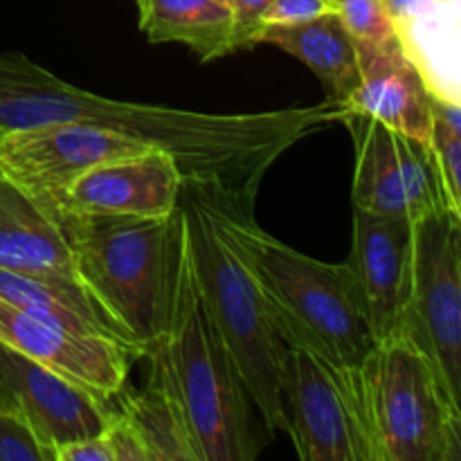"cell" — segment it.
<instances>
[{
	"instance_id": "6",
	"label": "cell",
	"mask_w": 461,
	"mask_h": 461,
	"mask_svg": "<svg viewBox=\"0 0 461 461\" xmlns=\"http://www.w3.org/2000/svg\"><path fill=\"white\" fill-rule=\"evenodd\" d=\"M363 414L374 461H457L461 405L403 336L378 342L363 369Z\"/></svg>"
},
{
	"instance_id": "12",
	"label": "cell",
	"mask_w": 461,
	"mask_h": 461,
	"mask_svg": "<svg viewBox=\"0 0 461 461\" xmlns=\"http://www.w3.org/2000/svg\"><path fill=\"white\" fill-rule=\"evenodd\" d=\"M0 342L68 381L115 401L142 354L102 336H90L39 318L0 300Z\"/></svg>"
},
{
	"instance_id": "25",
	"label": "cell",
	"mask_w": 461,
	"mask_h": 461,
	"mask_svg": "<svg viewBox=\"0 0 461 461\" xmlns=\"http://www.w3.org/2000/svg\"><path fill=\"white\" fill-rule=\"evenodd\" d=\"M234 16V50L255 48V34L273 0H228Z\"/></svg>"
},
{
	"instance_id": "14",
	"label": "cell",
	"mask_w": 461,
	"mask_h": 461,
	"mask_svg": "<svg viewBox=\"0 0 461 461\" xmlns=\"http://www.w3.org/2000/svg\"><path fill=\"white\" fill-rule=\"evenodd\" d=\"M180 189L183 174L174 158L151 149L81 174L63 196L61 214L167 216L178 207Z\"/></svg>"
},
{
	"instance_id": "2",
	"label": "cell",
	"mask_w": 461,
	"mask_h": 461,
	"mask_svg": "<svg viewBox=\"0 0 461 461\" xmlns=\"http://www.w3.org/2000/svg\"><path fill=\"white\" fill-rule=\"evenodd\" d=\"M194 189L259 284L286 347L315 356L363 408V369L378 342L349 261L313 259L264 232L252 216V205Z\"/></svg>"
},
{
	"instance_id": "19",
	"label": "cell",
	"mask_w": 461,
	"mask_h": 461,
	"mask_svg": "<svg viewBox=\"0 0 461 461\" xmlns=\"http://www.w3.org/2000/svg\"><path fill=\"white\" fill-rule=\"evenodd\" d=\"M0 300L32 315L63 324V327L108 338V340L140 351L129 333L117 324V320L104 309L102 302L86 288L81 279L21 275L0 268Z\"/></svg>"
},
{
	"instance_id": "7",
	"label": "cell",
	"mask_w": 461,
	"mask_h": 461,
	"mask_svg": "<svg viewBox=\"0 0 461 461\" xmlns=\"http://www.w3.org/2000/svg\"><path fill=\"white\" fill-rule=\"evenodd\" d=\"M401 336L430 360L459 403L461 216L448 207L412 221V273Z\"/></svg>"
},
{
	"instance_id": "4",
	"label": "cell",
	"mask_w": 461,
	"mask_h": 461,
	"mask_svg": "<svg viewBox=\"0 0 461 461\" xmlns=\"http://www.w3.org/2000/svg\"><path fill=\"white\" fill-rule=\"evenodd\" d=\"M151 360L187 421L196 461H252L261 453L255 403L198 293L183 234L169 327Z\"/></svg>"
},
{
	"instance_id": "23",
	"label": "cell",
	"mask_w": 461,
	"mask_h": 461,
	"mask_svg": "<svg viewBox=\"0 0 461 461\" xmlns=\"http://www.w3.org/2000/svg\"><path fill=\"white\" fill-rule=\"evenodd\" d=\"M336 12L358 48L394 41L387 0H336Z\"/></svg>"
},
{
	"instance_id": "10",
	"label": "cell",
	"mask_w": 461,
	"mask_h": 461,
	"mask_svg": "<svg viewBox=\"0 0 461 461\" xmlns=\"http://www.w3.org/2000/svg\"><path fill=\"white\" fill-rule=\"evenodd\" d=\"M342 124L349 126L356 138L354 210L414 221L446 207L444 189L426 142L363 115H347Z\"/></svg>"
},
{
	"instance_id": "5",
	"label": "cell",
	"mask_w": 461,
	"mask_h": 461,
	"mask_svg": "<svg viewBox=\"0 0 461 461\" xmlns=\"http://www.w3.org/2000/svg\"><path fill=\"white\" fill-rule=\"evenodd\" d=\"M178 207L189 264L212 324L232 356L261 421L270 432H286L282 365L288 347L273 311L192 185L183 183Z\"/></svg>"
},
{
	"instance_id": "8",
	"label": "cell",
	"mask_w": 461,
	"mask_h": 461,
	"mask_svg": "<svg viewBox=\"0 0 461 461\" xmlns=\"http://www.w3.org/2000/svg\"><path fill=\"white\" fill-rule=\"evenodd\" d=\"M151 151L140 140L84 122H45L0 131V176L43 207L54 221L70 185L93 167Z\"/></svg>"
},
{
	"instance_id": "27",
	"label": "cell",
	"mask_w": 461,
	"mask_h": 461,
	"mask_svg": "<svg viewBox=\"0 0 461 461\" xmlns=\"http://www.w3.org/2000/svg\"><path fill=\"white\" fill-rule=\"evenodd\" d=\"M54 461H115V455H113L106 432H102V435L90 437V439L61 446L54 455Z\"/></svg>"
},
{
	"instance_id": "16",
	"label": "cell",
	"mask_w": 461,
	"mask_h": 461,
	"mask_svg": "<svg viewBox=\"0 0 461 461\" xmlns=\"http://www.w3.org/2000/svg\"><path fill=\"white\" fill-rule=\"evenodd\" d=\"M387 12L430 97L461 104V0H387Z\"/></svg>"
},
{
	"instance_id": "26",
	"label": "cell",
	"mask_w": 461,
	"mask_h": 461,
	"mask_svg": "<svg viewBox=\"0 0 461 461\" xmlns=\"http://www.w3.org/2000/svg\"><path fill=\"white\" fill-rule=\"evenodd\" d=\"M327 12H336L333 0H273L261 25H295Z\"/></svg>"
},
{
	"instance_id": "18",
	"label": "cell",
	"mask_w": 461,
	"mask_h": 461,
	"mask_svg": "<svg viewBox=\"0 0 461 461\" xmlns=\"http://www.w3.org/2000/svg\"><path fill=\"white\" fill-rule=\"evenodd\" d=\"M275 45L300 59L324 86L329 102L345 106L360 84L356 43L338 12H327L295 25H261L255 45Z\"/></svg>"
},
{
	"instance_id": "3",
	"label": "cell",
	"mask_w": 461,
	"mask_h": 461,
	"mask_svg": "<svg viewBox=\"0 0 461 461\" xmlns=\"http://www.w3.org/2000/svg\"><path fill=\"white\" fill-rule=\"evenodd\" d=\"M77 275L144 356L169 327L183 216L61 214Z\"/></svg>"
},
{
	"instance_id": "29",
	"label": "cell",
	"mask_w": 461,
	"mask_h": 461,
	"mask_svg": "<svg viewBox=\"0 0 461 461\" xmlns=\"http://www.w3.org/2000/svg\"><path fill=\"white\" fill-rule=\"evenodd\" d=\"M223 3H228V0H223Z\"/></svg>"
},
{
	"instance_id": "21",
	"label": "cell",
	"mask_w": 461,
	"mask_h": 461,
	"mask_svg": "<svg viewBox=\"0 0 461 461\" xmlns=\"http://www.w3.org/2000/svg\"><path fill=\"white\" fill-rule=\"evenodd\" d=\"M117 399V410L138 435L147 461H196L183 410L156 365L151 363V376L140 394L124 390Z\"/></svg>"
},
{
	"instance_id": "9",
	"label": "cell",
	"mask_w": 461,
	"mask_h": 461,
	"mask_svg": "<svg viewBox=\"0 0 461 461\" xmlns=\"http://www.w3.org/2000/svg\"><path fill=\"white\" fill-rule=\"evenodd\" d=\"M282 401L286 432L302 461H374L363 408L315 356L288 347Z\"/></svg>"
},
{
	"instance_id": "13",
	"label": "cell",
	"mask_w": 461,
	"mask_h": 461,
	"mask_svg": "<svg viewBox=\"0 0 461 461\" xmlns=\"http://www.w3.org/2000/svg\"><path fill=\"white\" fill-rule=\"evenodd\" d=\"M349 266L376 342L401 336L412 273V221L354 210Z\"/></svg>"
},
{
	"instance_id": "28",
	"label": "cell",
	"mask_w": 461,
	"mask_h": 461,
	"mask_svg": "<svg viewBox=\"0 0 461 461\" xmlns=\"http://www.w3.org/2000/svg\"><path fill=\"white\" fill-rule=\"evenodd\" d=\"M140 3H142V0H135V5H140Z\"/></svg>"
},
{
	"instance_id": "15",
	"label": "cell",
	"mask_w": 461,
	"mask_h": 461,
	"mask_svg": "<svg viewBox=\"0 0 461 461\" xmlns=\"http://www.w3.org/2000/svg\"><path fill=\"white\" fill-rule=\"evenodd\" d=\"M360 84L342 106L347 115L376 120L408 138L428 144L430 135V93L412 63L401 52L399 41L358 48Z\"/></svg>"
},
{
	"instance_id": "24",
	"label": "cell",
	"mask_w": 461,
	"mask_h": 461,
	"mask_svg": "<svg viewBox=\"0 0 461 461\" xmlns=\"http://www.w3.org/2000/svg\"><path fill=\"white\" fill-rule=\"evenodd\" d=\"M0 461H50L30 423L14 405L0 399Z\"/></svg>"
},
{
	"instance_id": "1",
	"label": "cell",
	"mask_w": 461,
	"mask_h": 461,
	"mask_svg": "<svg viewBox=\"0 0 461 461\" xmlns=\"http://www.w3.org/2000/svg\"><path fill=\"white\" fill-rule=\"evenodd\" d=\"M45 122H84L140 140L169 153L183 183L207 196L255 207L270 167L309 135L342 124V108L327 99L318 106L216 115L120 102L77 88L32 63L18 88L0 90V131Z\"/></svg>"
},
{
	"instance_id": "17",
	"label": "cell",
	"mask_w": 461,
	"mask_h": 461,
	"mask_svg": "<svg viewBox=\"0 0 461 461\" xmlns=\"http://www.w3.org/2000/svg\"><path fill=\"white\" fill-rule=\"evenodd\" d=\"M0 268L21 275L79 279L61 225L0 176Z\"/></svg>"
},
{
	"instance_id": "11",
	"label": "cell",
	"mask_w": 461,
	"mask_h": 461,
	"mask_svg": "<svg viewBox=\"0 0 461 461\" xmlns=\"http://www.w3.org/2000/svg\"><path fill=\"white\" fill-rule=\"evenodd\" d=\"M0 399L23 414L48 450L50 461L61 446L90 439L111 426L113 401L68 381L61 374L0 342Z\"/></svg>"
},
{
	"instance_id": "20",
	"label": "cell",
	"mask_w": 461,
	"mask_h": 461,
	"mask_svg": "<svg viewBox=\"0 0 461 461\" xmlns=\"http://www.w3.org/2000/svg\"><path fill=\"white\" fill-rule=\"evenodd\" d=\"M140 30L151 43H183L201 61L234 50V16L223 0H142Z\"/></svg>"
},
{
	"instance_id": "22",
	"label": "cell",
	"mask_w": 461,
	"mask_h": 461,
	"mask_svg": "<svg viewBox=\"0 0 461 461\" xmlns=\"http://www.w3.org/2000/svg\"><path fill=\"white\" fill-rule=\"evenodd\" d=\"M430 117L428 147L444 189L446 207L461 216V104L430 97Z\"/></svg>"
}]
</instances>
